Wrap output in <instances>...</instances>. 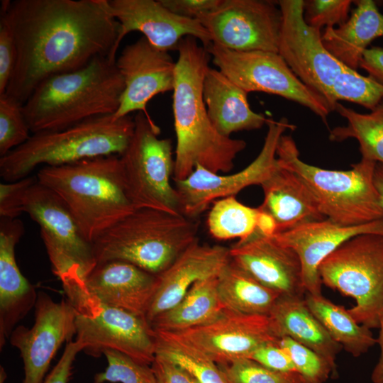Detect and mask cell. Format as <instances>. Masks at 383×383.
Returning a JSON list of instances; mask_svg holds the SVG:
<instances>
[{
    "label": "cell",
    "mask_w": 383,
    "mask_h": 383,
    "mask_svg": "<svg viewBox=\"0 0 383 383\" xmlns=\"http://www.w3.org/2000/svg\"><path fill=\"white\" fill-rule=\"evenodd\" d=\"M0 15L17 50L5 94L23 105L48 78L82 68L97 57L116 60L119 23L106 0H3Z\"/></svg>",
    "instance_id": "cell-1"
},
{
    "label": "cell",
    "mask_w": 383,
    "mask_h": 383,
    "mask_svg": "<svg viewBox=\"0 0 383 383\" xmlns=\"http://www.w3.org/2000/svg\"><path fill=\"white\" fill-rule=\"evenodd\" d=\"M172 110L177 145L173 178L186 179L197 165L214 173L227 174L246 147L240 139L219 133L211 122L203 98V82L210 55L192 36L177 47Z\"/></svg>",
    "instance_id": "cell-2"
},
{
    "label": "cell",
    "mask_w": 383,
    "mask_h": 383,
    "mask_svg": "<svg viewBox=\"0 0 383 383\" xmlns=\"http://www.w3.org/2000/svg\"><path fill=\"white\" fill-rule=\"evenodd\" d=\"M124 90L116 61L94 58L79 70L43 81L23 105L31 133L65 129L118 110Z\"/></svg>",
    "instance_id": "cell-3"
},
{
    "label": "cell",
    "mask_w": 383,
    "mask_h": 383,
    "mask_svg": "<svg viewBox=\"0 0 383 383\" xmlns=\"http://www.w3.org/2000/svg\"><path fill=\"white\" fill-rule=\"evenodd\" d=\"M36 178L62 199L91 244L137 209L128 196L118 155L44 166Z\"/></svg>",
    "instance_id": "cell-4"
},
{
    "label": "cell",
    "mask_w": 383,
    "mask_h": 383,
    "mask_svg": "<svg viewBox=\"0 0 383 383\" xmlns=\"http://www.w3.org/2000/svg\"><path fill=\"white\" fill-rule=\"evenodd\" d=\"M198 223L180 213L140 207L92 243L96 263L121 260L158 275L198 240Z\"/></svg>",
    "instance_id": "cell-5"
},
{
    "label": "cell",
    "mask_w": 383,
    "mask_h": 383,
    "mask_svg": "<svg viewBox=\"0 0 383 383\" xmlns=\"http://www.w3.org/2000/svg\"><path fill=\"white\" fill-rule=\"evenodd\" d=\"M135 127L134 118L113 115L92 118L60 131L31 134L23 145L0 157L6 182L26 178L38 167L60 166L86 159L120 156Z\"/></svg>",
    "instance_id": "cell-6"
},
{
    "label": "cell",
    "mask_w": 383,
    "mask_h": 383,
    "mask_svg": "<svg viewBox=\"0 0 383 383\" xmlns=\"http://www.w3.org/2000/svg\"><path fill=\"white\" fill-rule=\"evenodd\" d=\"M279 166L296 174L333 223L354 226L383 219V209L374 183L377 162L361 158L349 170H331L309 165L290 135H282L277 147Z\"/></svg>",
    "instance_id": "cell-7"
},
{
    "label": "cell",
    "mask_w": 383,
    "mask_h": 383,
    "mask_svg": "<svg viewBox=\"0 0 383 383\" xmlns=\"http://www.w3.org/2000/svg\"><path fill=\"white\" fill-rule=\"evenodd\" d=\"M60 280L76 311V340L84 345V353L98 357L106 350H115L151 365L155 357V332L145 318L101 302L89 293L77 271Z\"/></svg>",
    "instance_id": "cell-8"
},
{
    "label": "cell",
    "mask_w": 383,
    "mask_h": 383,
    "mask_svg": "<svg viewBox=\"0 0 383 383\" xmlns=\"http://www.w3.org/2000/svg\"><path fill=\"white\" fill-rule=\"evenodd\" d=\"M322 284L352 297L348 311L360 324L379 328L383 316V235H355L319 266Z\"/></svg>",
    "instance_id": "cell-9"
},
{
    "label": "cell",
    "mask_w": 383,
    "mask_h": 383,
    "mask_svg": "<svg viewBox=\"0 0 383 383\" xmlns=\"http://www.w3.org/2000/svg\"><path fill=\"white\" fill-rule=\"evenodd\" d=\"M133 118V135L119 156L128 196L135 208L180 213L179 195L170 182L174 167L172 141L159 137L160 127L149 114L139 111Z\"/></svg>",
    "instance_id": "cell-10"
},
{
    "label": "cell",
    "mask_w": 383,
    "mask_h": 383,
    "mask_svg": "<svg viewBox=\"0 0 383 383\" xmlns=\"http://www.w3.org/2000/svg\"><path fill=\"white\" fill-rule=\"evenodd\" d=\"M206 49L218 70L248 94L278 95L308 108L326 123L332 111L328 102L305 85L278 52L234 51L212 43Z\"/></svg>",
    "instance_id": "cell-11"
},
{
    "label": "cell",
    "mask_w": 383,
    "mask_h": 383,
    "mask_svg": "<svg viewBox=\"0 0 383 383\" xmlns=\"http://www.w3.org/2000/svg\"><path fill=\"white\" fill-rule=\"evenodd\" d=\"M21 212L39 225L52 272L59 279L74 270L84 278L95 267L91 244L82 235L67 206L38 179L24 194Z\"/></svg>",
    "instance_id": "cell-12"
},
{
    "label": "cell",
    "mask_w": 383,
    "mask_h": 383,
    "mask_svg": "<svg viewBox=\"0 0 383 383\" xmlns=\"http://www.w3.org/2000/svg\"><path fill=\"white\" fill-rule=\"evenodd\" d=\"M266 124L268 129L260 153L242 170L222 174L197 165L186 179L174 182L182 214L195 218L219 199L235 196L251 185L261 186L278 167L276 151L279 138L287 129H294L286 118L267 119Z\"/></svg>",
    "instance_id": "cell-13"
},
{
    "label": "cell",
    "mask_w": 383,
    "mask_h": 383,
    "mask_svg": "<svg viewBox=\"0 0 383 383\" xmlns=\"http://www.w3.org/2000/svg\"><path fill=\"white\" fill-rule=\"evenodd\" d=\"M277 4L282 13L278 53L305 85L328 102L333 111L331 87L346 66L324 47L321 30L305 22L304 1L280 0Z\"/></svg>",
    "instance_id": "cell-14"
},
{
    "label": "cell",
    "mask_w": 383,
    "mask_h": 383,
    "mask_svg": "<svg viewBox=\"0 0 383 383\" xmlns=\"http://www.w3.org/2000/svg\"><path fill=\"white\" fill-rule=\"evenodd\" d=\"M197 19L212 43L234 51L278 52L282 13L277 2L221 0Z\"/></svg>",
    "instance_id": "cell-15"
},
{
    "label": "cell",
    "mask_w": 383,
    "mask_h": 383,
    "mask_svg": "<svg viewBox=\"0 0 383 383\" xmlns=\"http://www.w3.org/2000/svg\"><path fill=\"white\" fill-rule=\"evenodd\" d=\"M34 309L33 325L16 326L9 338L23 360V383H43L57 350L76 335V311L67 299L56 302L39 292Z\"/></svg>",
    "instance_id": "cell-16"
},
{
    "label": "cell",
    "mask_w": 383,
    "mask_h": 383,
    "mask_svg": "<svg viewBox=\"0 0 383 383\" xmlns=\"http://www.w3.org/2000/svg\"><path fill=\"white\" fill-rule=\"evenodd\" d=\"M204 353L217 365L249 358L259 347L282 338L267 315H251L225 309L213 321L172 332Z\"/></svg>",
    "instance_id": "cell-17"
},
{
    "label": "cell",
    "mask_w": 383,
    "mask_h": 383,
    "mask_svg": "<svg viewBox=\"0 0 383 383\" xmlns=\"http://www.w3.org/2000/svg\"><path fill=\"white\" fill-rule=\"evenodd\" d=\"M111 15L118 22L119 30L113 57L124 37L138 31L157 49L177 50L179 42L187 36L199 40L206 48L211 40L209 32L198 19L177 16L168 10L160 0H106Z\"/></svg>",
    "instance_id": "cell-18"
},
{
    "label": "cell",
    "mask_w": 383,
    "mask_h": 383,
    "mask_svg": "<svg viewBox=\"0 0 383 383\" xmlns=\"http://www.w3.org/2000/svg\"><path fill=\"white\" fill-rule=\"evenodd\" d=\"M116 65L123 79L124 90L115 118L133 111L148 114L150 100L173 91L176 62L168 52L157 49L143 36L123 49Z\"/></svg>",
    "instance_id": "cell-19"
},
{
    "label": "cell",
    "mask_w": 383,
    "mask_h": 383,
    "mask_svg": "<svg viewBox=\"0 0 383 383\" xmlns=\"http://www.w3.org/2000/svg\"><path fill=\"white\" fill-rule=\"evenodd\" d=\"M364 233L383 235V219L343 226L326 218L301 224L271 237L298 255L306 293L321 295L322 282L318 271L321 263L345 241Z\"/></svg>",
    "instance_id": "cell-20"
},
{
    "label": "cell",
    "mask_w": 383,
    "mask_h": 383,
    "mask_svg": "<svg viewBox=\"0 0 383 383\" xmlns=\"http://www.w3.org/2000/svg\"><path fill=\"white\" fill-rule=\"evenodd\" d=\"M229 252L233 262L280 296L304 298L301 264L292 249L255 233Z\"/></svg>",
    "instance_id": "cell-21"
},
{
    "label": "cell",
    "mask_w": 383,
    "mask_h": 383,
    "mask_svg": "<svg viewBox=\"0 0 383 383\" xmlns=\"http://www.w3.org/2000/svg\"><path fill=\"white\" fill-rule=\"evenodd\" d=\"M229 248L191 245L167 269L157 275V285L145 319L150 323L174 306L196 282L217 277L229 262Z\"/></svg>",
    "instance_id": "cell-22"
},
{
    "label": "cell",
    "mask_w": 383,
    "mask_h": 383,
    "mask_svg": "<svg viewBox=\"0 0 383 383\" xmlns=\"http://www.w3.org/2000/svg\"><path fill=\"white\" fill-rule=\"evenodd\" d=\"M84 283L101 302L145 319L157 275L125 261L109 260L96 263Z\"/></svg>",
    "instance_id": "cell-23"
},
{
    "label": "cell",
    "mask_w": 383,
    "mask_h": 383,
    "mask_svg": "<svg viewBox=\"0 0 383 383\" xmlns=\"http://www.w3.org/2000/svg\"><path fill=\"white\" fill-rule=\"evenodd\" d=\"M23 222L0 217V350L16 325L34 308L38 293L22 274L16 245L24 233Z\"/></svg>",
    "instance_id": "cell-24"
},
{
    "label": "cell",
    "mask_w": 383,
    "mask_h": 383,
    "mask_svg": "<svg viewBox=\"0 0 383 383\" xmlns=\"http://www.w3.org/2000/svg\"><path fill=\"white\" fill-rule=\"evenodd\" d=\"M261 187L264 199L259 207L273 218L277 225L276 233L326 219L303 180L279 164Z\"/></svg>",
    "instance_id": "cell-25"
},
{
    "label": "cell",
    "mask_w": 383,
    "mask_h": 383,
    "mask_svg": "<svg viewBox=\"0 0 383 383\" xmlns=\"http://www.w3.org/2000/svg\"><path fill=\"white\" fill-rule=\"evenodd\" d=\"M203 98L211 122L222 135L261 128L267 118L254 112L248 93L219 70L207 69L203 82Z\"/></svg>",
    "instance_id": "cell-26"
},
{
    "label": "cell",
    "mask_w": 383,
    "mask_h": 383,
    "mask_svg": "<svg viewBox=\"0 0 383 383\" xmlns=\"http://www.w3.org/2000/svg\"><path fill=\"white\" fill-rule=\"evenodd\" d=\"M352 15L338 28H326L321 36L327 50L346 67L357 70L363 52L383 36V13L372 0L355 1Z\"/></svg>",
    "instance_id": "cell-27"
},
{
    "label": "cell",
    "mask_w": 383,
    "mask_h": 383,
    "mask_svg": "<svg viewBox=\"0 0 383 383\" xmlns=\"http://www.w3.org/2000/svg\"><path fill=\"white\" fill-rule=\"evenodd\" d=\"M269 316L281 337L311 349L337 368L335 360L343 348L310 311L304 298L280 296Z\"/></svg>",
    "instance_id": "cell-28"
},
{
    "label": "cell",
    "mask_w": 383,
    "mask_h": 383,
    "mask_svg": "<svg viewBox=\"0 0 383 383\" xmlns=\"http://www.w3.org/2000/svg\"><path fill=\"white\" fill-rule=\"evenodd\" d=\"M217 285L218 276L196 282L179 303L155 318L150 327L154 331L179 332L213 321L225 309Z\"/></svg>",
    "instance_id": "cell-29"
},
{
    "label": "cell",
    "mask_w": 383,
    "mask_h": 383,
    "mask_svg": "<svg viewBox=\"0 0 383 383\" xmlns=\"http://www.w3.org/2000/svg\"><path fill=\"white\" fill-rule=\"evenodd\" d=\"M217 289L225 309L245 314L269 316L280 297L231 260L218 275Z\"/></svg>",
    "instance_id": "cell-30"
},
{
    "label": "cell",
    "mask_w": 383,
    "mask_h": 383,
    "mask_svg": "<svg viewBox=\"0 0 383 383\" xmlns=\"http://www.w3.org/2000/svg\"><path fill=\"white\" fill-rule=\"evenodd\" d=\"M304 301L331 338L355 357L377 344L371 329L358 323L348 311L321 295L306 293Z\"/></svg>",
    "instance_id": "cell-31"
},
{
    "label": "cell",
    "mask_w": 383,
    "mask_h": 383,
    "mask_svg": "<svg viewBox=\"0 0 383 383\" xmlns=\"http://www.w3.org/2000/svg\"><path fill=\"white\" fill-rule=\"evenodd\" d=\"M335 111L347 120L348 124L333 128L330 140L355 138L359 143L362 158L383 164V99L368 113L356 112L338 102Z\"/></svg>",
    "instance_id": "cell-32"
},
{
    "label": "cell",
    "mask_w": 383,
    "mask_h": 383,
    "mask_svg": "<svg viewBox=\"0 0 383 383\" xmlns=\"http://www.w3.org/2000/svg\"><path fill=\"white\" fill-rule=\"evenodd\" d=\"M154 332L155 355L163 357L179 365L199 383H227L222 371L214 361L176 333L161 331Z\"/></svg>",
    "instance_id": "cell-33"
},
{
    "label": "cell",
    "mask_w": 383,
    "mask_h": 383,
    "mask_svg": "<svg viewBox=\"0 0 383 383\" xmlns=\"http://www.w3.org/2000/svg\"><path fill=\"white\" fill-rule=\"evenodd\" d=\"M260 213L259 207L248 206L235 196L219 199L213 203L207 217L209 232L217 240L245 241L257 232Z\"/></svg>",
    "instance_id": "cell-34"
},
{
    "label": "cell",
    "mask_w": 383,
    "mask_h": 383,
    "mask_svg": "<svg viewBox=\"0 0 383 383\" xmlns=\"http://www.w3.org/2000/svg\"><path fill=\"white\" fill-rule=\"evenodd\" d=\"M382 99L383 84L348 67L335 77L331 89V101L333 111L338 100L356 103L371 111Z\"/></svg>",
    "instance_id": "cell-35"
},
{
    "label": "cell",
    "mask_w": 383,
    "mask_h": 383,
    "mask_svg": "<svg viewBox=\"0 0 383 383\" xmlns=\"http://www.w3.org/2000/svg\"><path fill=\"white\" fill-rule=\"evenodd\" d=\"M279 345L289 355L304 383H326L338 374L337 368L323 356L301 345L288 336H283Z\"/></svg>",
    "instance_id": "cell-36"
},
{
    "label": "cell",
    "mask_w": 383,
    "mask_h": 383,
    "mask_svg": "<svg viewBox=\"0 0 383 383\" xmlns=\"http://www.w3.org/2000/svg\"><path fill=\"white\" fill-rule=\"evenodd\" d=\"M30 133L23 104L6 94L0 95V156L26 143Z\"/></svg>",
    "instance_id": "cell-37"
},
{
    "label": "cell",
    "mask_w": 383,
    "mask_h": 383,
    "mask_svg": "<svg viewBox=\"0 0 383 383\" xmlns=\"http://www.w3.org/2000/svg\"><path fill=\"white\" fill-rule=\"evenodd\" d=\"M103 355L108 365L105 371L94 375V383H157L150 365L115 350H106Z\"/></svg>",
    "instance_id": "cell-38"
},
{
    "label": "cell",
    "mask_w": 383,
    "mask_h": 383,
    "mask_svg": "<svg viewBox=\"0 0 383 383\" xmlns=\"http://www.w3.org/2000/svg\"><path fill=\"white\" fill-rule=\"evenodd\" d=\"M227 383H304L297 372H280L250 359L218 365Z\"/></svg>",
    "instance_id": "cell-39"
},
{
    "label": "cell",
    "mask_w": 383,
    "mask_h": 383,
    "mask_svg": "<svg viewBox=\"0 0 383 383\" xmlns=\"http://www.w3.org/2000/svg\"><path fill=\"white\" fill-rule=\"evenodd\" d=\"M350 0H309L304 1V18L310 26L321 30L341 26L348 18L352 4Z\"/></svg>",
    "instance_id": "cell-40"
},
{
    "label": "cell",
    "mask_w": 383,
    "mask_h": 383,
    "mask_svg": "<svg viewBox=\"0 0 383 383\" xmlns=\"http://www.w3.org/2000/svg\"><path fill=\"white\" fill-rule=\"evenodd\" d=\"M37 181L36 177L0 184V217L16 218L21 213L22 199L27 189Z\"/></svg>",
    "instance_id": "cell-41"
},
{
    "label": "cell",
    "mask_w": 383,
    "mask_h": 383,
    "mask_svg": "<svg viewBox=\"0 0 383 383\" xmlns=\"http://www.w3.org/2000/svg\"><path fill=\"white\" fill-rule=\"evenodd\" d=\"M17 60V50L12 32L0 15V95L6 93Z\"/></svg>",
    "instance_id": "cell-42"
},
{
    "label": "cell",
    "mask_w": 383,
    "mask_h": 383,
    "mask_svg": "<svg viewBox=\"0 0 383 383\" xmlns=\"http://www.w3.org/2000/svg\"><path fill=\"white\" fill-rule=\"evenodd\" d=\"M249 358L274 371L296 372L289 355L279 345V342L259 347Z\"/></svg>",
    "instance_id": "cell-43"
},
{
    "label": "cell",
    "mask_w": 383,
    "mask_h": 383,
    "mask_svg": "<svg viewBox=\"0 0 383 383\" xmlns=\"http://www.w3.org/2000/svg\"><path fill=\"white\" fill-rule=\"evenodd\" d=\"M84 348V345L79 340L67 343L60 360L46 376L43 383H69L74 361Z\"/></svg>",
    "instance_id": "cell-44"
},
{
    "label": "cell",
    "mask_w": 383,
    "mask_h": 383,
    "mask_svg": "<svg viewBox=\"0 0 383 383\" xmlns=\"http://www.w3.org/2000/svg\"><path fill=\"white\" fill-rule=\"evenodd\" d=\"M173 13L187 18L197 19L216 9L221 0H160Z\"/></svg>",
    "instance_id": "cell-45"
},
{
    "label": "cell",
    "mask_w": 383,
    "mask_h": 383,
    "mask_svg": "<svg viewBox=\"0 0 383 383\" xmlns=\"http://www.w3.org/2000/svg\"><path fill=\"white\" fill-rule=\"evenodd\" d=\"M150 366L157 383H196L189 372L163 357L155 355Z\"/></svg>",
    "instance_id": "cell-46"
},
{
    "label": "cell",
    "mask_w": 383,
    "mask_h": 383,
    "mask_svg": "<svg viewBox=\"0 0 383 383\" xmlns=\"http://www.w3.org/2000/svg\"><path fill=\"white\" fill-rule=\"evenodd\" d=\"M360 67L379 82L383 84V48H367L362 55Z\"/></svg>",
    "instance_id": "cell-47"
},
{
    "label": "cell",
    "mask_w": 383,
    "mask_h": 383,
    "mask_svg": "<svg viewBox=\"0 0 383 383\" xmlns=\"http://www.w3.org/2000/svg\"><path fill=\"white\" fill-rule=\"evenodd\" d=\"M379 330L377 344L379 346L380 354L371 374V380L373 383H383V316L380 321Z\"/></svg>",
    "instance_id": "cell-48"
},
{
    "label": "cell",
    "mask_w": 383,
    "mask_h": 383,
    "mask_svg": "<svg viewBox=\"0 0 383 383\" xmlns=\"http://www.w3.org/2000/svg\"><path fill=\"white\" fill-rule=\"evenodd\" d=\"M374 183L383 209V164L377 163L374 172Z\"/></svg>",
    "instance_id": "cell-49"
},
{
    "label": "cell",
    "mask_w": 383,
    "mask_h": 383,
    "mask_svg": "<svg viewBox=\"0 0 383 383\" xmlns=\"http://www.w3.org/2000/svg\"><path fill=\"white\" fill-rule=\"evenodd\" d=\"M6 376L4 370L1 367V383H4L5 380V377Z\"/></svg>",
    "instance_id": "cell-50"
},
{
    "label": "cell",
    "mask_w": 383,
    "mask_h": 383,
    "mask_svg": "<svg viewBox=\"0 0 383 383\" xmlns=\"http://www.w3.org/2000/svg\"><path fill=\"white\" fill-rule=\"evenodd\" d=\"M196 383H199V382H197V380H196Z\"/></svg>",
    "instance_id": "cell-51"
}]
</instances>
